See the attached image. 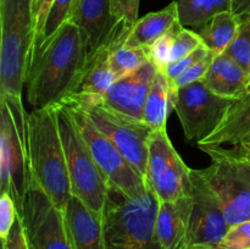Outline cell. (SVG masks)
<instances>
[{
	"instance_id": "39",
	"label": "cell",
	"mask_w": 250,
	"mask_h": 249,
	"mask_svg": "<svg viewBox=\"0 0 250 249\" xmlns=\"http://www.w3.org/2000/svg\"><path fill=\"white\" fill-rule=\"evenodd\" d=\"M187 249H227L222 244H190Z\"/></svg>"
},
{
	"instance_id": "15",
	"label": "cell",
	"mask_w": 250,
	"mask_h": 249,
	"mask_svg": "<svg viewBox=\"0 0 250 249\" xmlns=\"http://www.w3.org/2000/svg\"><path fill=\"white\" fill-rule=\"evenodd\" d=\"M158 70L148 60L133 72L117 78L104 95L102 104L126 116L143 120L144 104Z\"/></svg>"
},
{
	"instance_id": "6",
	"label": "cell",
	"mask_w": 250,
	"mask_h": 249,
	"mask_svg": "<svg viewBox=\"0 0 250 249\" xmlns=\"http://www.w3.org/2000/svg\"><path fill=\"white\" fill-rule=\"evenodd\" d=\"M211 165L202 173L216 194L229 227L250 220V160L232 149L202 148Z\"/></svg>"
},
{
	"instance_id": "28",
	"label": "cell",
	"mask_w": 250,
	"mask_h": 249,
	"mask_svg": "<svg viewBox=\"0 0 250 249\" xmlns=\"http://www.w3.org/2000/svg\"><path fill=\"white\" fill-rule=\"evenodd\" d=\"M182 24L178 21L170 31L163 37L154 42L149 48H146L149 61L154 63L159 70H164L168 63L171 62V51H172V44L175 36L177 32L182 28Z\"/></svg>"
},
{
	"instance_id": "16",
	"label": "cell",
	"mask_w": 250,
	"mask_h": 249,
	"mask_svg": "<svg viewBox=\"0 0 250 249\" xmlns=\"http://www.w3.org/2000/svg\"><path fill=\"white\" fill-rule=\"evenodd\" d=\"M70 21L87 37L88 56L109 38L119 20L112 15L111 0H77Z\"/></svg>"
},
{
	"instance_id": "36",
	"label": "cell",
	"mask_w": 250,
	"mask_h": 249,
	"mask_svg": "<svg viewBox=\"0 0 250 249\" xmlns=\"http://www.w3.org/2000/svg\"><path fill=\"white\" fill-rule=\"evenodd\" d=\"M53 2L54 0H33L34 20H36V39H34V44L38 42L39 37L43 32L44 23H45V20L48 17Z\"/></svg>"
},
{
	"instance_id": "33",
	"label": "cell",
	"mask_w": 250,
	"mask_h": 249,
	"mask_svg": "<svg viewBox=\"0 0 250 249\" xmlns=\"http://www.w3.org/2000/svg\"><path fill=\"white\" fill-rule=\"evenodd\" d=\"M214 58H215V54L210 53L209 55L205 56V58L203 59V60H200L199 62L190 66V67L188 68L187 71H185L180 77L176 78L175 82H173L175 87L178 89V88L186 87V85L192 84V83L197 82V81L203 80V78L205 77V75H207L208 70H209Z\"/></svg>"
},
{
	"instance_id": "35",
	"label": "cell",
	"mask_w": 250,
	"mask_h": 249,
	"mask_svg": "<svg viewBox=\"0 0 250 249\" xmlns=\"http://www.w3.org/2000/svg\"><path fill=\"white\" fill-rule=\"evenodd\" d=\"M2 249H31L24 224L17 215L14 226L10 229L6 239L2 241Z\"/></svg>"
},
{
	"instance_id": "5",
	"label": "cell",
	"mask_w": 250,
	"mask_h": 249,
	"mask_svg": "<svg viewBox=\"0 0 250 249\" xmlns=\"http://www.w3.org/2000/svg\"><path fill=\"white\" fill-rule=\"evenodd\" d=\"M56 116L72 195L80 198L89 209L103 216L109 185L93 159L87 142L70 111L63 105L59 104Z\"/></svg>"
},
{
	"instance_id": "3",
	"label": "cell",
	"mask_w": 250,
	"mask_h": 249,
	"mask_svg": "<svg viewBox=\"0 0 250 249\" xmlns=\"http://www.w3.org/2000/svg\"><path fill=\"white\" fill-rule=\"evenodd\" d=\"M56 110L58 105L33 109L28 114V158L31 181L63 210L72 189Z\"/></svg>"
},
{
	"instance_id": "31",
	"label": "cell",
	"mask_w": 250,
	"mask_h": 249,
	"mask_svg": "<svg viewBox=\"0 0 250 249\" xmlns=\"http://www.w3.org/2000/svg\"><path fill=\"white\" fill-rule=\"evenodd\" d=\"M221 244L227 249H250V220L229 227Z\"/></svg>"
},
{
	"instance_id": "10",
	"label": "cell",
	"mask_w": 250,
	"mask_h": 249,
	"mask_svg": "<svg viewBox=\"0 0 250 249\" xmlns=\"http://www.w3.org/2000/svg\"><path fill=\"white\" fill-rule=\"evenodd\" d=\"M234 100L215 94L204 80L178 88L173 110L188 141L197 143L214 133Z\"/></svg>"
},
{
	"instance_id": "38",
	"label": "cell",
	"mask_w": 250,
	"mask_h": 249,
	"mask_svg": "<svg viewBox=\"0 0 250 249\" xmlns=\"http://www.w3.org/2000/svg\"><path fill=\"white\" fill-rule=\"evenodd\" d=\"M231 149L234 151V153L238 154V155L244 156V158L249 159L250 160V136L248 138L244 139V141H242L238 145L232 146Z\"/></svg>"
},
{
	"instance_id": "29",
	"label": "cell",
	"mask_w": 250,
	"mask_h": 249,
	"mask_svg": "<svg viewBox=\"0 0 250 249\" xmlns=\"http://www.w3.org/2000/svg\"><path fill=\"white\" fill-rule=\"evenodd\" d=\"M200 45H203V41L199 33L182 27L175 36L171 51V62H176L197 50ZM170 62V63H171Z\"/></svg>"
},
{
	"instance_id": "1",
	"label": "cell",
	"mask_w": 250,
	"mask_h": 249,
	"mask_svg": "<svg viewBox=\"0 0 250 249\" xmlns=\"http://www.w3.org/2000/svg\"><path fill=\"white\" fill-rule=\"evenodd\" d=\"M88 59L85 34L72 21L65 22L31 58L26 85L32 107L61 104L80 83Z\"/></svg>"
},
{
	"instance_id": "7",
	"label": "cell",
	"mask_w": 250,
	"mask_h": 249,
	"mask_svg": "<svg viewBox=\"0 0 250 249\" xmlns=\"http://www.w3.org/2000/svg\"><path fill=\"white\" fill-rule=\"evenodd\" d=\"M63 106L72 115L107 185L121 190L128 198L143 194L148 188L146 178L143 177L122 155L116 145L95 127L84 110L75 105Z\"/></svg>"
},
{
	"instance_id": "21",
	"label": "cell",
	"mask_w": 250,
	"mask_h": 249,
	"mask_svg": "<svg viewBox=\"0 0 250 249\" xmlns=\"http://www.w3.org/2000/svg\"><path fill=\"white\" fill-rule=\"evenodd\" d=\"M178 21L177 1H172L160 11L150 12L138 19L132 26L125 44L131 48H149L154 42L167 33Z\"/></svg>"
},
{
	"instance_id": "30",
	"label": "cell",
	"mask_w": 250,
	"mask_h": 249,
	"mask_svg": "<svg viewBox=\"0 0 250 249\" xmlns=\"http://www.w3.org/2000/svg\"><path fill=\"white\" fill-rule=\"evenodd\" d=\"M210 53H212V51L209 50V48L203 44V45H200L197 50L193 51L190 55H188L187 58L182 59V60H180V61H176V62L168 63V65L161 71L165 73V76L167 77V80L170 81V82L173 83L175 82L176 78L180 77V76L182 75L185 71H187L190 66H193V65H195L197 62H199L200 60H203V59H204L205 56L209 55Z\"/></svg>"
},
{
	"instance_id": "14",
	"label": "cell",
	"mask_w": 250,
	"mask_h": 249,
	"mask_svg": "<svg viewBox=\"0 0 250 249\" xmlns=\"http://www.w3.org/2000/svg\"><path fill=\"white\" fill-rule=\"evenodd\" d=\"M192 212L188 232L190 244H221L229 226L216 194L202 170L190 171Z\"/></svg>"
},
{
	"instance_id": "23",
	"label": "cell",
	"mask_w": 250,
	"mask_h": 249,
	"mask_svg": "<svg viewBox=\"0 0 250 249\" xmlns=\"http://www.w3.org/2000/svg\"><path fill=\"white\" fill-rule=\"evenodd\" d=\"M239 22L241 20L232 12V10L215 15L200 29L199 36L203 44L215 55L225 53L236 37Z\"/></svg>"
},
{
	"instance_id": "25",
	"label": "cell",
	"mask_w": 250,
	"mask_h": 249,
	"mask_svg": "<svg viewBox=\"0 0 250 249\" xmlns=\"http://www.w3.org/2000/svg\"><path fill=\"white\" fill-rule=\"evenodd\" d=\"M125 43L119 44L110 55V66L117 78L133 72L139 66L149 60L146 49L131 48Z\"/></svg>"
},
{
	"instance_id": "34",
	"label": "cell",
	"mask_w": 250,
	"mask_h": 249,
	"mask_svg": "<svg viewBox=\"0 0 250 249\" xmlns=\"http://www.w3.org/2000/svg\"><path fill=\"white\" fill-rule=\"evenodd\" d=\"M138 7L139 0H111L112 15L129 26L138 21Z\"/></svg>"
},
{
	"instance_id": "32",
	"label": "cell",
	"mask_w": 250,
	"mask_h": 249,
	"mask_svg": "<svg viewBox=\"0 0 250 249\" xmlns=\"http://www.w3.org/2000/svg\"><path fill=\"white\" fill-rule=\"evenodd\" d=\"M17 217L16 205L11 195L6 192L1 193L0 197V237L1 242L5 241L10 229L14 226Z\"/></svg>"
},
{
	"instance_id": "8",
	"label": "cell",
	"mask_w": 250,
	"mask_h": 249,
	"mask_svg": "<svg viewBox=\"0 0 250 249\" xmlns=\"http://www.w3.org/2000/svg\"><path fill=\"white\" fill-rule=\"evenodd\" d=\"M31 185L28 145L22 139L9 105L0 99V193L11 195L23 220Z\"/></svg>"
},
{
	"instance_id": "9",
	"label": "cell",
	"mask_w": 250,
	"mask_h": 249,
	"mask_svg": "<svg viewBox=\"0 0 250 249\" xmlns=\"http://www.w3.org/2000/svg\"><path fill=\"white\" fill-rule=\"evenodd\" d=\"M190 171L171 143L166 127L154 131L148 143L146 178L159 203H173L192 195Z\"/></svg>"
},
{
	"instance_id": "17",
	"label": "cell",
	"mask_w": 250,
	"mask_h": 249,
	"mask_svg": "<svg viewBox=\"0 0 250 249\" xmlns=\"http://www.w3.org/2000/svg\"><path fill=\"white\" fill-rule=\"evenodd\" d=\"M66 226L75 249H105L103 216L71 195L63 209Z\"/></svg>"
},
{
	"instance_id": "22",
	"label": "cell",
	"mask_w": 250,
	"mask_h": 249,
	"mask_svg": "<svg viewBox=\"0 0 250 249\" xmlns=\"http://www.w3.org/2000/svg\"><path fill=\"white\" fill-rule=\"evenodd\" d=\"M177 88L167 80L165 73L158 70L143 110V121L151 127L153 131L165 128L168 114L173 109Z\"/></svg>"
},
{
	"instance_id": "12",
	"label": "cell",
	"mask_w": 250,
	"mask_h": 249,
	"mask_svg": "<svg viewBox=\"0 0 250 249\" xmlns=\"http://www.w3.org/2000/svg\"><path fill=\"white\" fill-rule=\"evenodd\" d=\"M22 221L31 249H75L63 210L59 209L33 181L29 185Z\"/></svg>"
},
{
	"instance_id": "20",
	"label": "cell",
	"mask_w": 250,
	"mask_h": 249,
	"mask_svg": "<svg viewBox=\"0 0 250 249\" xmlns=\"http://www.w3.org/2000/svg\"><path fill=\"white\" fill-rule=\"evenodd\" d=\"M249 136L250 87L243 97L232 103L216 131L197 144L200 149L209 148V146H222L224 144H231L232 146H236Z\"/></svg>"
},
{
	"instance_id": "4",
	"label": "cell",
	"mask_w": 250,
	"mask_h": 249,
	"mask_svg": "<svg viewBox=\"0 0 250 249\" xmlns=\"http://www.w3.org/2000/svg\"><path fill=\"white\" fill-rule=\"evenodd\" d=\"M159 205L149 185L136 198L109 186L103 211L105 249H164L156 234Z\"/></svg>"
},
{
	"instance_id": "2",
	"label": "cell",
	"mask_w": 250,
	"mask_h": 249,
	"mask_svg": "<svg viewBox=\"0 0 250 249\" xmlns=\"http://www.w3.org/2000/svg\"><path fill=\"white\" fill-rule=\"evenodd\" d=\"M36 39L33 0H0V99L11 110L20 134L28 142V114L22 105Z\"/></svg>"
},
{
	"instance_id": "11",
	"label": "cell",
	"mask_w": 250,
	"mask_h": 249,
	"mask_svg": "<svg viewBox=\"0 0 250 249\" xmlns=\"http://www.w3.org/2000/svg\"><path fill=\"white\" fill-rule=\"evenodd\" d=\"M83 110L95 127L116 145L129 164L143 177H146L148 143L154 132L151 127L143 120L120 114L102 103Z\"/></svg>"
},
{
	"instance_id": "18",
	"label": "cell",
	"mask_w": 250,
	"mask_h": 249,
	"mask_svg": "<svg viewBox=\"0 0 250 249\" xmlns=\"http://www.w3.org/2000/svg\"><path fill=\"white\" fill-rule=\"evenodd\" d=\"M192 195L173 203H160L156 234L164 249H187Z\"/></svg>"
},
{
	"instance_id": "27",
	"label": "cell",
	"mask_w": 250,
	"mask_h": 249,
	"mask_svg": "<svg viewBox=\"0 0 250 249\" xmlns=\"http://www.w3.org/2000/svg\"><path fill=\"white\" fill-rule=\"evenodd\" d=\"M239 20L238 31L226 53L250 73V15Z\"/></svg>"
},
{
	"instance_id": "24",
	"label": "cell",
	"mask_w": 250,
	"mask_h": 249,
	"mask_svg": "<svg viewBox=\"0 0 250 249\" xmlns=\"http://www.w3.org/2000/svg\"><path fill=\"white\" fill-rule=\"evenodd\" d=\"M183 27H203L215 15L232 10V0H177Z\"/></svg>"
},
{
	"instance_id": "13",
	"label": "cell",
	"mask_w": 250,
	"mask_h": 249,
	"mask_svg": "<svg viewBox=\"0 0 250 249\" xmlns=\"http://www.w3.org/2000/svg\"><path fill=\"white\" fill-rule=\"evenodd\" d=\"M131 28L132 26L126 22H117L109 38L92 56H89L84 72L76 89L61 104L87 109L103 102L104 95L117 80L110 66V55L119 44L126 42Z\"/></svg>"
},
{
	"instance_id": "19",
	"label": "cell",
	"mask_w": 250,
	"mask_h": 249,
	"mask_svg": "<svg viewBox=\"0 0 250 249\" xmlns=\"http://www.w3.org/2000/svg\"><path fill=\"white\" fill-rule=\"evenodd\" d=\"M203 80L215 94L232 100L243 97L250 87V73L226 51L215 55Z\"/></svg>"
},
{
	"instance_id": "37",
	"label": "cell",
	"mask_w": 250,
	"mask_h": 249,
	"mask_svg": "<svg viewBox=\"0 0 250 249\" xmlns=\"http://www.w3.org/2000/svg\"><path fill=\"white\" fill-rule=\"evenodd\" d=\"M232 12L237 17L250 15V0H232Z\"/></svg>"
},
{
	"instance_id": "26",
	"label": "cell",
	"mask_w": 250,
	"mask_h": 249,
	"mask_svg": "<svg viewBox=\"0 0 250 249\" xmlns=\"http://www.w3.org/2000/svg\"><path fill=\"white\" fill-rule=\"evenodd\" d=\"M76 2H77V0H54L48 17L45 20V23H44L43 32H42L38 42L33 46L32 55L37 53L60 29V27L65 22L70 21V17L72 15L73 9H75Z\"/></svg>"
}]
</instances>
